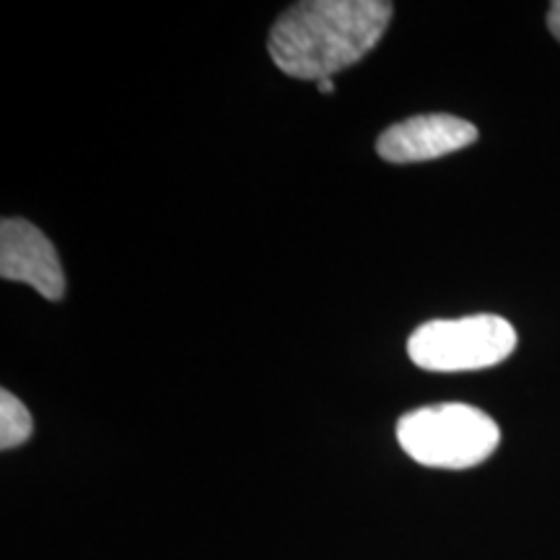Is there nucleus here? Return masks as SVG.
<instances>
[{
	"mask_svg": "<svg viewBox=\"0 0 560 560\" xmlns=\"http://www.w3.org/2000/svg\"><path fill=\"white\" fill-rule=\"evenodd\" d=\"M32 433L34 420L26 405L9 389L0 392V450H16L32 439Z\"/></svg>",
	"mask_w": 560,
	"mask_h": 560,
	"instance_id": "nucleus-6",
	"label": "nucleus"
},
{
	"mask_svg": "<svg viewBox=\"0 0 560 560\" xmlns=\"http://www.w3.org/2000/svg\"><path fill=\"white\" fill-rule=\"evenodd\" d=\"M514 350L516 330L495 314L425 322L408 340L410 361L418 369L441 374L499 366Z\"/></svg>",
	"mask_w": 560,
	"mask_h": 560,
	"instance_id": "nucleus-3",
	"label": "nucleus"
},
{
	"mask_svg": "<svg viewBox=\"0 0 560 560\" xmlns=\"http://www.w3.org/2000/svg\"><path fill=\"white\" fill-rule=\"evenodd\" d=\"M478 140V128L454 115H418L392 125L376 140V151L389 164H420L462 151Z\"/></svg>",
	"mask_w": 560,
	"mask_h": 560,
	"instance_id": "nucleus-5",
	"label": "nucleus"
},
{
	"mask_svg": "<svg viewBox=\"0 0 560 560\" xmlns=\"http://www.w3.org/2000/svg\"><path fill=\"white\" fill-rule=\"evenodd\" d=\"M317 86H319L322 94H332V91H335V81H332V79H325V81H319Z\"/></svg>",
	"mask_w": 560,
	"mask_h": 560,
	"instance_id": "nucleus-8",
	"label": "nucleus"
},
{
	"mask_svg": "<svg viewBox=\"0 0 560 560\" xmlns=\"http://www.w3.org/2000/svg\"><path fill=\"white\" fill-rule=\"evenodd\" d=\"M397 441L418 465L436 470H467L499 450L495 420L472 405L444 402L405 412L397 423Z\"/></svg>",
	"mask_w": 560,
	"mask_h": 560,
	"instance_id": "nucleus-2",
	"label": "nucleus"
},
{
	"mask_svg": "<svg viewBox=\"0 0 560 560\" xmlns=\"http://www.w3.org/2000/svg\"><path fill=\"white\" fill-rule=\"evenodd\" d=\"M0 276L32 285L50 301H60L66 293V272L58 249L24 219H3L0 223Z\"/></svg>",
	"mask_w": 560,
	"mask_h": 560,
	"instance_id": "nucleus-4",
	"label": "nucleus"
},
{
	"mask_svg": "<svg viewBox=\"0 0 560 560\" xmlns=\"http://www.w3.org/2000/svg\"><path fill=\"white\" fill-rule=\"evenodd\" d=\"M395 5L387 0H304L272 24L268 52L280 73L325 81L380 45Z\"/></svg>",
	"mask_w": 560,
	"mask_h": 560,
	"instance_id": "nucleus-1",
	"label": "nucleus"
},
{
	"mask_svg": "<svg viewBox=\"0 0 560 560\" xmlns=\"http://www.w3.org/2000/svg\"><path fill=\"white\" fill-rule=\"evenodd\" d=\"M548 30H550L552 37L560 42V0H556V3L550 5V11H548Z\"/></svg>",
	"mask_w": 560,
	"mask_h": 560,
	"instance_id": "nucleus-7",
	"label": "nucleus"
}]
</instances>
